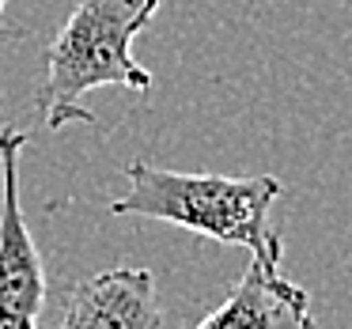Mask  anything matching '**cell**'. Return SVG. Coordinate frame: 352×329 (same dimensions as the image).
Instances as JSON below:
<instances>
[{"instance_id": "3957f363", "label": "cell", "mask_w": 352, "mask_h": 329, "mask_svg": "<svg viewBox=\"0 0 352 329\" xmlns=\"http://www.w3.org/2000/svg\"><path fill=\"white\" fill-rule=\"evenodd\" d=\"M27 133L0 129V329H38L46 295L42 253L19 205V155Z\"/></svg>"}, {"instance_id": "277c9868", "label": "cell", "mask_w": 352, "mask_h": 329, "mask_svg": "<svg viewBox=\"0 0 352 329\" xmlns=\"http://www.w3.org/2000/svg\"><path fill=\"white\" fill-rule=\"evenodd\" d=\"M61 329H163L155 276L148 269H107L72 284Z\"/></svg>"}, {"instance_id": "8992f818", "label": "cell", "mask_w": 352, "mask_h": 329, "mask_svg": "<svg viewBox=\"0 0 352 329\" xmlns=\"http://www.w3.org/2000/svg\"><path fill=\"white\" fill-rule=\"evenodd\" d=\"M4 12H8V0H0V16H4Z\"/></svg>"}, {"instance_id": "7a4b0ae2", "label": "cell", "mask_w": 352, "mask_h": 329, "mask_svg": "<svg viewBox=\"0 0 352 329\" xmlns=\"http://www.w3.org/2000/svg\"><path fill=\"white\" fill-rule=\"evenodd\" d=\"M160 4L163 0H76L72 16L46 49V76L34 99L50 133L76 122H99L84 106L91 87H152V72L129 54V46L152 23Z\"/></svg>"}, {"instance_id": "5b68a950", "label": "cell", "mask_w": 352, "mask_h": 329, "mask_svg": "<svg viewBox=\"0 0 352 329\" xmlns=\"http://www.w3.org/2000/svg\"><path fill=\"white\" fill-rule=\"evenodd\" d=\"M311 326V295L299 284L284 280L280 269H265L250 258L228 303L216 306L193 329H307Z\"/></svg>"}, {"instance_id": "52a82bcc", "label": "cell", "mask_w": 352, "mask_h": 329, "mask_svg": "<svg viewBox=\"0 0 352 329\" xmlns=\"http://www.w3.org/2000/svg\"><path fill=\"white\" fill-rule=\"evenodd\" d=\"M307 329H314V326H307Z\"/></svg>"}, {"instance_id": "6da1fadb", "label": "cell", "mask_w": 352, "mask_h": 329, "mask_svg": "<svg viewBox=\"0 0 352 329\" xmlns=\"http://www.w3.org/2000/svg\"><path fill=\"white\" fill-rule=\"evenodd\" d=\"M129 193L110 201V216L125 220H163L197 231L216 242L246 246L265 269H280V235L269 227V208L284 193L273 174H182L133 159L125 167Z\"/></svg>"}]
</instances>
